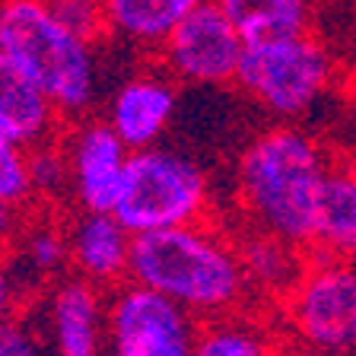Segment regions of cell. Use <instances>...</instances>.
Listing matches in <instances>:
<instances>
[{"mask_svg": "<svg viewBox=\"0 0 356 356\" xmlns=\"http://www.w3.org/2000/svg\"><path fill=\"white\" fill-rule=\"evenodd\" d=\"M131 280L163 293L197 321L242 312L254 296L238 238L207 220L134 236Z\"/></svg>", "mask_w": 356, "mask_h": 356, "instance_id": "1", "label": "cell"}, {"mask_svg": "<svg viewBox=\"0 0 356 356\" xmlns=\"http://www.w3.org/2000/svg\"><path fill=\"white\" fill-rule=\"evenodd\" d=\"M60 143L70 163V200L80 210L115 213L134 156L131 147L105 118H80Z\"/></svg>", "mask_w": 356, "mask_h": 356, "instance_id": "9", "label": "cell"}, {"mask_svg": "<svg viewBox=\"0 0 356 356\" xmlns=\"http://www.w3.org/2000/svg\"><path fill=\"white\" fill-rule=\"evenodd\" d=\"M0 51L48 92L60 118H89L99 99L96 44L67 29L48 0H0Z\"/></svg>", "mask_w": 356, "mask_h": 356, "instance_id": "3", "label": "cell"}, {"mask_svg": "<svg viewBox=\"0 0 356 356\" xmlns=\"http://www.w3.org/2000/svg\"><path fill=\"white\" fill-rule=\"evenodd\" d=\"M42 331L51 356L108 353V299L96 283L70 274L44 293Z\"/></svg>", "mask_w": 356, "mask_h": 356, "instance_id": "10", "label": "cell"}, {"mask_svg": "<svg viewBox=\"0 0 356 356\" xmlns=\"http://www.w3.org/2000/svg\"><path fill=\"white\" fill-rule=\"evenodd\" d=\"M0 197L29 207L35 200V181H32V149L0 131Z\"/></svg>", "mask_w": 356, "mask_h": 356, "instance_id": "20", "label": "cell"}, {"mask_svg": "<svg viewBox=\"0 0 356 356\" xmlns=\"http://www.w3.org/2000/svg\"><path fill=\"white\" fill-rule=\"evenodd\" d=\"M207 213L210 175L194 156L163 143L131 156L115 216L134 236L204 222Z\"/></svg>", "mask_w": 356, "mask_h": 356, "instance_id": "4", "label": "cell"}, {"mask_svg": "<svg viewBox=\"0 0 356 356\" xmlns=\"http://www.w3.org/2000/svg\"><path fill=\"white\" fill-rule=\"evenodd\" d=\"M289 341L325 356H356V261L315 254L280 299Z\"/></svg>", "mask_w": 356, "mask_h": 356, "instance_id": "6", "label": "cell"}, {"mask_svg": "<svg viewBox=\"0 0 356 356\" xmlns=\"http://www.w3.org/2000/svg\"><path fill=\"white\" fill-rule=\"evenodd\" d=\"M22 296V280L16 274L13 261L0 252V321L16 315V302Z\"/></svg>", "mask_w": 356, "mask_h": 356, "instance_id": "24", "label": "cell"}, {"mask_svg": "<svg viewBox=\"0 0 356 356\" xmlns=\"http://www.w3.org/2000/svg\"><path fill=\"white\" fill-rule=\"evenodd\" d=\"M200 321L178 302L140 283H121L108 296L105 356H191Z\"/></svg>", "mask_w": 356, "mask_h": 356, "instance_id": "7", "label": "cell"}, {"mask_svg": "<svg viewBox=\"0 0 356 356\" xmlns=\"http://www.w3.org/2000/svg\"><path fill=\"white\" fill-rule=\"evenodd\" d=\"M331 74L327 48L315 35L299 32L245 44L236 83L254 105L289 124L321 102L331 86Z\"/></svg>", "mask_w": 356, "mask_h": 356, "instance_id": "5", "label": "cell"}, {"mask_svg": "<svg viewBox=\"0 0 356 356\" xmlns=\"http://www.w3.org/2000/svg\"><path fill=\"white\" fill-rule=\"evenodd\" d=\"M19 229H22L19 207L0 197V248H3V245H13V238L19 236Z\"/></svg>", "mask_w": 356, "mask_h": 356, "instance_id": "25", "label": "cell"}, {"mask_svg": "<svg viewBox=\"0 0 356 356\" xmlns=\"http://www.w3.org/2000/svg\"><path fill=\"white\" fill-rule=\"evenodd\" d=\"M210 0H105L108 29L115 38L137 48H159L178 22H185Z\"/></svg>", "mask_w": 356, "mask_h": 356, "instance_id": "15", "label": "cell"}, {"mask_svg": "<svg viewBox=\"0 0 356 356\" xmlns=\"http://www.w3.org/2000/svg\"><path fill=\"white\" fill-rule=\"evenodd\" d=\"M270 327L248 312H229L200 321L191 356H274Z\"/></svg>", "mask_w": 356, "mask_h": 356, "instance_id": "19", "label": "cell"}, {"mask_svg": "<svg viewBox=\"0 0 356 356\" xmlns=\"http://www.w3.org/2000/svg\"><path fill=\"white\" fill-rule=\"evenodd\" d=\"M245 38L222 13L216 0L197 7L159 44L163 67L172 80L188 86H226L236 83L245 54Z\"/></svg>", "mask_w": 356, "mask_h": 356, "instance_id": "8", "label": "cell"}, {"mask_svg": "<svg viewBox=\"0 0 356 356\" xmlns=\"http://www.w3.org/2000/svg\"><path fill=\"white\" fill-rule=\"evenodd\" d=\"M60 111L16 60L0 51V124L19 143L42 147L58 137Z\"/></svg>", "mask_w": 356, "mask_h": 356, "instance_id": "13", "label": "cell"}, {"mask_svg": "<svg viewBox=\"0 0 356 356\" xmlns=\"http://www.w3.org/2000/svg\"><path fill=\"white\" fill-rule=\"evenodd\" d=\"M274 356H325V353L305 347V343H296V341H283V343H277Z\"/></svg>", "mask_w": 356, "mask_h": 356, "instance_id": "26", "label": "cell"}, {"mask_svg": "<svg viewBox=\"0 0 356 356\" xmlns=\"http://www.w3.org/2000/svg\"><path fill=\"white\" fill-rule=\"evenodd\" d=\"M331 165L321 147L293 124H274L245 143L236 163V200L252 229L312 248L315 207Z\"/></svg>", "mask_w": 356, "mask_h": 356, "instance_id": "2", "label": "cell"}, {"mask_svg": "<svg viewBox=\"0 0 356 356\" xmlns=\"http://www.w3.org/2000/svg\"><path fill=\"white\" fill-rule=\"evenodd\" d=\"M312 252L356 261V163H331L321 181Z\"/></svg>", "mask_w": 356, "mask_h": 356, "instance_id": "14", "label": "cell"}, {"mask_svg": "<svg viewBox=\"0 0 356 356\" xmlns=\"http://www.w3.org/2000/svg\"><path fill=\"white\" fill-rule=\"evenodd\" d=\"M70 270L99 289H115L131 280L134 232L115 213L76 210L67 222Z\"/></svg>", "mask_w": 356, "mask_h": 356, "instance_id": "12", "label": "cell"}, {"mask_svg": "<svg viewBox=\"0 0 356 356\" xmlns=\"http://www.w3.org/2000/svg\"><path fill=\"white\" fill-rule=\"evenodd\" d=\"M245 42L309 32L312 0H216Z\"/></svg>", "mask_w": 356, "mask_h": 356, "instance_id": "18", "label": "cell"}, {"mask_svg": "<svg viewBox=\"0 0 356 356\" xmlns=\"http://www.w3.org/2000/svg\"><path fill=\"white\" fill-rule=\"evenodd\" d=\"M242 245V258L248 267V280L254 293H264L270 299H283L286 289L299 280L309 261L302 258L299 245H289L277 236L248 229V236L238 238Z\"/></svg>", "mask_w": 356, "mask_h": 356, "instance_id": "17", "label": "cell"}, {"mask_svg": "<svg viewBox=\"0 0 356 356\" xmlns=\"http://www.w3.org/2000/svg\"><path fill=\"white\" fill-rule=\"evenodd\" d=\"M32 181L38 200L70 197V163H67L64 143H42L32 147Z\"/></svg>", "mask_w": 356, "mask_h": 356, "instance_id": "21", "label": "cell"}, {"mask_svg": "<svg viewBox=\"0 0 356 356\" xmlns=\"http://www.w3.org/2000/svg\"><path fill=\"white\" fill-rule=\"evenodd\" d=\"M178 108V89L169 74L140 70L121 80L105 105V121L121 140L137 149L159 147Z\"/></svg>", "mask_w": 356, "mask_h": 356, "instance_id": "11", "label": "cell"}, {"mask_svg": "<svg viewBox=\"0 0 356 356\" xmlns=\"http://www.w3.org/2000/svg\"><path fill=\"white\" fill-rule=\"evenodd\" d=\"M48 7L54 10V16L64 22L67 29L76 32L86 42L96 44L105 35H111L105 0H48Z\"/></svg>", "mask_w": 356, "mask_h": 356, "instance_id": "22", "label": "cell"}, {"mask_svg": "<svg viewBox=\"0 0 356 356\" xmlns=\"http://www.w3.org/2000/svg\"><path fill=\"white\" fill-rule=\"evenodd\" d=\"M13 267L19 280H29L35 286L58 283L64 270H70V238L67 226L54 220H32L22 222L19 236L13 238Z\"/></svg>", "mask_w": 356, "mask_h": 356, "instance_id": "16", "label": "cell"}, {"mask_svg": "<svg viewBox=\"0 0 356 356\" xmlns=\"http://www.w3.org/2000/svg\"><path fill=\"white\" fill-rule=\"evenodd\" d=\"M0 356H48V337L42 321L10 315L0 321Z\"/></svg>", "mask_w": 356, "mask_h": 356, "instance_id": "23", "label": "cell"}]
</instances>
